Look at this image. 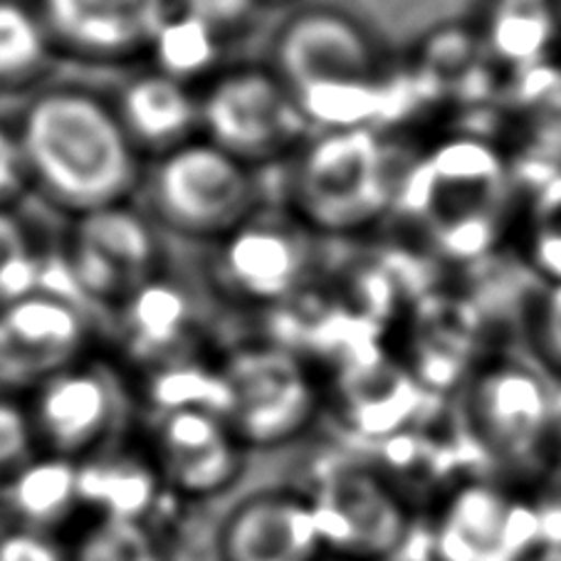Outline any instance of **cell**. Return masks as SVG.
Instances as JSON below:
<instances>
[{
    "instance_id": "26",
    "label": "cell",
    "mask_w": 561,
    "mask_h": 561,
    "mask_svg": "<svg viewBox=\"0 0 561 561\" xmlns=\"http://www.w3.org/2000/svg\"><path fill=\"white\" fill-rule=\"evenodd\" d=\"M535 253L541 267L551 273V283L561 279V186L551 183L549 193L541 196V208L537 213Z\"/></svg>"
},
{
    "instance_id": "22",
    "label": "cell",
    "mask_w": 561,
    "mask_h": 561,
    "mask_svg": "<svg viewBox=\"0 0 561 561\" xmlns=\"http://www.w3.org/2000/svg\"><path fill=\"white\" fill-rule=\"evenodd\" d=\"M149 53L157 60L159 72L188 84L216 65L220 55V33L198 18L171 11L151 41Z\"/></svg>"
},
{
    "instance_id": "11",
    "label": "cell",
    "mask_w": 561,
    "mask_h": 561,
    "mask_svg": "<svg viewBox=\"0 0 561 561\" xmlns=\"http://www.w3.org/2000/svg\"><path fill=\"white\" fill-rule=\"evenodd\" d=\"M84 324L65 299L31 293L0 307V383H41L75 364Z\"/></svg>"
},
{
    "instance_id": "8",
    "label": "cell",
    "mask_w": 561,
    "mask_h": 561,
    "mask_svg": "<svg viewBox=\"0 0 561 561\" xmlns=\"http://www.w3.org/2000/svg\"><path fill=\"white\" fill-rule=\"evenodd\" d=\"M312 502L322 547L340 557H381L403 537V510L383 482L354 466H336L317 480Z\"/></svg>"
},
{
    "instance_id": "15",
    "label": "cell",
    "mask_w": 561,
    "mask_h": 561,
    "mask_svg": "<svg viewBox=\"0 0 561 561\" xmlns=\"http://www.w3.org/2000/svg\"><path fill=\"white\" fill-rule=\"evenodd\" d=\"M470 403L482 440L505 458L535 450L551 413L545 383L519 366H500L480 376Z\"/></svg>"
},
{
    "instance_id": "12",
    "label": "cell",
    "mask_w": 561,
    "mask_h": 561,
    "mask_svg": "<svg viewBox=\"0 0 561 561\" xmlns=\"http://www.w3.org/2000/svg\"><path fill=\"white\" fill-rule=\"evenodd\" d=\"M171 0H41L53 43L92 60H124L149 53L171 15Z\"/></svg>"
},
{
    "instance_id": "35",
    "label": "cell",
    "mask_w": 561,
    "mask_h": 561,
    "mask_svg": "<svg viewBox=\"0 0 561 561\" xmlns=\"http://www.w3.org/2000/svg\"><path fill=\"white\" fill-rule=\"evenodd\" d=\"M554 8H557V15L561 18V0H554Z\"/></svg>"
},
{
    "instance_id": "29",
    "label": "cell",
    "mask_w": 561,
    "mask_h": 561,
    "mask_svg": "<svg viewBox=\"0 0 561 561\" xmlns=\"http://www.w3.org/2000/svg\"><path fill=\"white\" fill-rule=\"evenodd\" d=\"M27 181H31V176H27L18 131L0 124V208H8V203L23 191Z\"/></svg>"
},
{
    "instance_id": "13",
    "label": "cell",
    "mask_w": 561,
    "mask_h": 561,
    "mask_svg": "<svg viewBox=\"0 0 561 561\" xmlns=\"http://www.w3.org/2000/svg\"><path fill=\"white\" fill-rule=\"evenodd\" d=\"M157 240L147 222L122 206L77 218L75 279L96 297H131L149 283Z\"/></svg>"
},
{
    "instance_id": "19",
    "label": "cell",
    "mask_w": 561,
    "mask_h": 561,
    "mask_svg": "<svg viewBox=\"0 0 561 561\" xmlns=\"http://www.w3.org/2000/svg\"><path fill=\"white\" fill-rule=\"evenodd\" d=\"M157 466L137 462L127 456L87 458L77 466L80 502H90L100 517L141 519L151 492L159 482Z\"/></svg>"
},
{
    "instance_id": "1",
    "label": "cell",
    "mask_w": 561,
    "mask_h": 561,
    "mask_svg": "<svg viewBox=\"0 0 561 561\" xmlns=\"http://www.w3.org/2000/svg\"><path fill=\"white\" fill-rule=\"evenodd\" d=\"M15 131L27 176L77 218L122 206L139 183L137 144L117 110L92 92L77 87L43 92L27 104Z\"/></svg>"
},
{
    "instance_id": "10",
    "label": "cell",
    "mask_w": 561,
    "mask_h": 561,
    "mask_svg": "<svg viewBox=\"0 0 561 561\" xmlns=\"http://www.w3.org/2000/svg\"><path fill=\"white\" fill-rule=\"evenodd\" d=\"M114 413L117 393L110 376L96 366L75 362L37 383L27 419L35 443H43L50 456L77 462L92 456Z\"/></svg>"
},
{
    "instance_id": "14",
    "label": "cell",
    "mask_w": 561,
    "mask_h": 561,
    "mask_svg": "<svg viewBox=\"0 0 561 561\" xmlns=\"http://www.w3.org/2000/svg\"><path fill=\"white\" fill-rule=\"evenodd\" d=\"M312 502L295 492H263L230 515L222 561H317L322 554Z\"/></svg>"
},
{
    "instance_id": "33",
    "label": "cell",
    "mask_w": 561,
    "mask_h": 561,
    "mask_svg": "<svg viewBox=\"0 0 561 561\" xmlns=\"http://www.w3.org/2000/svg\"><path fill=\"white\" fill-rule=\"evenodd\" d=\"M531 561H561V547H551L547 551H541V554Z\"/></svg>"
},
{
    "instance_id": "24",
    "label": "cell",
    "mask_w": 561,
    "mask_h": 561,
    "mask_svg": "<svg viewBox=\"0 0 561 561\" xmlns=\"http://www.w3.org/2000/svg\"><path fill=\"white\" fill-rule=\"evenodd\" d=\"M70 561H167L144 519L100 517L77 541Z\"/></svg>"
},
{
    "instance_id": "9",
    "label": "cell",
    "mask_w": 561,
    "mask_h": 561,
    "mask_svg": "<svg viewBox=\"0 0 561 561\" xmlns=\"http://www.w3.org/2000/svg\"><path fill=\"white\" fill-rule=\"evenodd\" d=\"M240 443L228 419L201 405L163 409L153 428V466L181 495L210 497L238 478Z\"/></svg>"
},
{
    "instance_id": "28",
    "label": "cell",
    "mask_w": 561,
    "mask_h": 561,
    "mask_svg": "<svg viewBox=\"0 0 561 561\" xmlns=\"http://www.w3.org/2000/svg\"><path fill=\"white\" fill-rule=\"evenodd\" d=\"M179 11L216 27L218 33L233 31L255 11L257 0H176Z\"/></svg>"
},
{
    "instance_id": "18",
    "label": "cell",
    "mask_w": 561,
    "mask_h": 561,
    "mask_svg": "<svg viewBox=\"0 0 561 561\" xmlns=\"http://www.w3.org/2000/svg\"><path fill=\"white\" fill-rule=\"evenodd\" d=\"M137 147L173 149L201 127V100L186 82L159 70L134 77L114 106Z\"/></svg>"
},
{
    "instance_id": "20",
    "label": "cell",
    "mask_w": 561,
    "mask_h": 561,
    "mask_svg": "<svg viewBox=\"0 0 561 561\" xmlns=\"http://www.w3.org/2000/svg\"><path fill=\"white\" fill-rule=\"evenodd\" d=\"M344 393L356 428L369 435L399 428L419 405V389L405 376L376 364L352 371Z\"/></svg>"
},
{
    "instance_id": "2",
    "label": "cell",
    "mask_w": 561,
    "mask_h": 561,
    "mask_svg": "<svg viewBox=\"0 0 561 561\" xmlns=\"http://www.w3.org/2000/svg\"><path fill=\"white\" fill-rule=\"evenodd\" d=\"M275 75L295 94L307 124L322 131L369 127L381 100L376 50L352 18L312 8L275 37Z\"/></svg>"
},
{
    "instance_id": "16",
    "label": "cell",
    "mask_w": 561,
    "mask_h": 561,
    "mask_svg": "<svg viewBox=\"0 0 561 561\" xmlns=\"http://www.w3.org/2000/svg\"><path fill=\"white\" fill-rule=\"evenodd\" d=\"M535 529V515L515 510L497 492L470 488L453 502L438 551L445 561H510Z\"/></svg>"
},
{
    "instance_id": "32",
    "label": "cell",
    "mask_w": 561,
    "mask_h": 561,
    "mask_svg": "<svg viewBox=\"0 0 561 561\" xmlns=\"http://www.w3.org/2000/svg\"><path fill=\"white\" fill-rule=\"evenodd\" d=\"M13 510H11V502H8V485L5 482H0V537L5 535V531H11V522H13Z\"/></svg>"
},
{
    "instance_id": "30",
    "label": "cell",
    "mask_w": 561,
    "mask_h": 561,
    "mask_svg": "<svg viewBox=\"0 0 561 561\" xmlns=\"http://www.w3.org/2000/svg\"><path fill=\"white\" fill-rule=\"evenodd\" d=\"M0 561H70L43 531L11 529L0 537Z\"/></svg>"
},
{
    "instance_id": "7",
    "label": "cell",
    "mask_w": 561,
    "mask_h": 561,
    "mask_svg": "<svg viewBox=\"0 0 561 561\" xmlns=\"http://www.w3.org/2000/svg\"><path fill=\"white\" fill-rule=\"evenodd\" d=\"M226 419L243 445H279L307 428L317 393L293 356L279 352L238 354L220 374Z\"/></svg>"
},
{
    "instance_id": "5",
    "label": "cell",
    "mask_w": 561,
    "mask_h": 561,
    "mask_svg": "<svg viewBox=\"0 0 561 561\" xmlns=\"http://www.w3.org/2000/svg\"><path fill=\"white\" fill-rule=\"evenodd\" d=\"M149 196L159 220L179 233L226 238L253 218L257 193L245 161L208 139H188L153 167Z\"/></svg>"
},
{
    "instance_id": "4",
    "label": "cell",
    "mask_w": 561,
    "mask_h": 561,
    "mask_svg": "<svg viewBox=\"0 0 561 561\" xmlns=\"http://www.w3.org/2000/svg\"><path fill=\"white\" fill-rule=\"evenodd\" d=\"M295 208L319 233L350 236L393 206L389 153L371 127L322 131L299 153Z\"/></svg>"
},
{
    "instance_id": "31",
    "label": "cell",
    "mask_w": 561,
    "mask_h": 561,
    "mask_svg": "<svg viewBox=\"0 0 561 561\" xmlns=\"http://www.w3.org/2000/svg\"><path fill=\"white\" fill-rule=\"evenodd\" d=\"M537 327L545 350L561 364V279L551 283L545 297H541Z\"/></svg>"
},
{
    "instance_id": "27",
    "label": "cell",
    "mask_w": 561,
    "mask_h": 561,
    "mask_svg": "<svg viewBox=\"0 0 561 561\" xmlns=\"http://www.w3.org/2000/svg\"><path fill=\"white\" fill-rule=\"evenodd\" d=\"M35 443L27 413L8 401H0V470L23 468Z\"/></svg>"
},
{
    "instance_id": "6",
    "label": "cell",
    "mask_w": 561,
    "mask_h": 561,
    "mask_svg": "<svg viewBox=\"0 0 561 561\" xmlns=\"http://www.w3.org/2000/svg\"><path fill=\"white\" fill-rule=\"evenodd\" d=\"M305 124L295 94L275 70H233L218 77L201 96L206 139L248 167L277 159L293 147Z\"/></svg>"
},
{
    "instance_id": "23",
    "label": "cell",
    "mask_w": 561,
    "mask_h": 561,
    "mask_svg": "<svg viewBox=\"0 0 561 561\" xmlns=\"http://www.w3.org/2000/svg\"><path fill=\"white\" fill-rule=\"evenodd\" d=\"M50 45L41 13L18 0H0V84H18L33 77L45 65Z\"/></svg>"
},
{
    "instance_id": "34",
    "label": "cell",
    "mask_w": 561,
    "mask_h": 561,
    "mask_svg": "<svg viewBox=\"0 0 561 561\" xmlns=\"http://www.w3.org/2000/svg\"><path fill=\"white\" fill-rule=\"evenodd\" d=\"M317 561H359V559H350V557H340V554H334V557H319Z\"/></svg>"
},
{
    "instance_id": "17",
    "label": "cell",
    "mask_w": 561,
    "mask_h": 561,
    "mask_svg": "<svg viewBox=\"0 0 561 561\" xmlns=\"http://www.w3.org/2000/svg\"><path fill=\"white\" fill-rule=\"evenodd\" d=\"M220 277L238 297L275 302L289 295L302 275V250L293 233L253 218L222 238Z\"/></svg>"
},
{
    "instance_id": "25",
    "label": "cell",
    "mask_w": 561,
    "mask_h": 561,
    "mask_svg": "<svg viewBox=\"0 0 561 561\" xmlns=\"http://www.w3.org/2000/svg\"><path fill=\"white\" fill-rule=\"evenodd\" d=\"M41 265L31 233L11 210L0 208V307L37 289Z\"/></svg>"
},
{
    "instance_id": "3",
    "label": "cell",
    "mask_w": 561,
    "mask_h": 561,
    "mask_svg": "<svg viewBox=\"0 0 561 561\" xmlns=\"http://www.w3.org/2000/svg\"><path fill=\"white\" fill-rule=\"evenodd\" d=\"M510 183L488 144L456 139L423 159L396 188L393 206L445 255L476 257L495 238Z\"/></svg>"
},
{
    "instance_id": "21",
    "label": "cell",
    "mask_w": 561,
    "mask_h": 561,
    "mask_svg": "<svg viewBox=\"0 0 561 561\" xmlns=\"http://www.w3.org/2000/svg\"><path fill=\"white\" fill-rule=\"evenodd\" d=\"M5 485L13 517L35 527L57 522L80 502L77 462L57 456L18 468Z\"/></svg>"
}]
</instances>
